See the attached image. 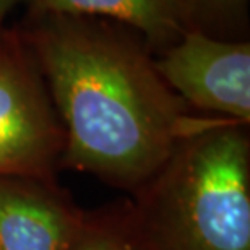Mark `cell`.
<instances>
[{
	"label": "cell",
	"instance_id": "cell-5",
	"mask_svg": "<svg viewBox=\"0 0 250 250\" xmlns=\"http://www.w3.org/2000/svg\"><path fill=\"white\" fill-rule=\"evenodd\" d=\"M84 211L59 181L0 177V250H65Z\"/></svg>",
	"mask_w": 250,
	"mask_h": 250
},
{
	"label": "cell",
	"instance_id": "cell-7",
	"mask_svg": "<svg viewBox=\"0 0 250 250\" xmlns=\"http://www.w3.org/2000/svg\"><path fill=\"white\" fill-rule=\"evenodd\" d=\"M65 250H146L130 218L127 200L86 209L83 223Z\"/></svg>",
	"mask_w": 250,
	"mask_h": 250
},
{
	"label": "cell",
	"instance_id": "cell-2",
	"mask_svg": "<svg viewBox=\"0 0 250 250\" xmlns=\"http://www.w3.org/2000/svg\"><path fill=\"white\" fill-rule=\"evenodd\" d=\"M127 203L146 250H250L249 125L190 135Z\"/></svg>",
	"mask_w": 250,
	"mask_h": 250
},
{
	"label": "cell",
	"instance_id": "cell-1",
	"mask_svg": "<svg viewBox=\"0 0 250 250\" xmlns=\"http://www.w3.org/2000/svg\"><path fill=\"white\" fill-rule=\"evenodd\" d=\"M17 26L62 122L61 171L133 193L184 140L219 119L192 111L159 75L145 39L125 24L26 13Z\"/></svg>",
	"mask_w": 250,
	"mask_h": 250
},
{
	"label": "cell",
	"instance_id": "cell-8",
	"mask_svg": "<svg viewBox=\"0 0 250 250\" xmlns=\"http://www.w3.org/2000/svg\"><path fill=\"white\" fill-rule=\"evenodd\" d=\"M186 31L223 39H247L249 0H182Z\"/></svg>",
	"mask_w": 250,
	"mask_h": 250
},
{
	"label": "cell",
	"instance_id": "cell-4",
	"mask_svg": "<svg viewBox=\"0 0 250 250\" xmlns=\"http://www.w3.org/2000/svg\"><path fill=\"white\" fill-rule=\"evenodd\" d=\"M154 63L192 111L250 124V42L188 29Z\"/></svg>",
	"mask_w": 250,
	"mask_h": 250
},
{
	"label": "cell",
	"instance_id": "cell-9",
	"mask_svg": "<svg viewBox=\"0 0 250 250\" xmlns=\"http://www.w3.org/2000/svg\"><path fill=\"white\" fill-rule=\"evenodd\" d=\"M21 2H26V0H0V31L5 28V21H7L8 13Z\"/></svg>",
	"mask_w": 250,
	"mask_h": 250
},
{
	"label": "cell",
	"instance_id": "cell-3",
	"mask_svg": "<svg viewBox=\"0 0 250 250\" xmlns=\"http://www.w3.org/2000/svg\"><path fill=\"white\" fill-rule=\"evenodd\" d=\"M65 133L18 26L0 31V177L57 181Z\"/></svg>",
	"mask_w": 250,
	"mask_h": 250
},
{
	"label": "cell",
	"instance_id": "cell-6",
	"mask_svg": "<svg viewBox=\"0 0 250 250\" xmlns=\"http://www.w3.org/2000/svg\"><path fill=\"white\" fill-rule=\"evenodd\" d=\"M28 13L83 15L132 28L158 56L184 33L182 0H26Z\"/></svg>",
	"mask_w": 250,
	"mask_h": 250
}]
</instances>
